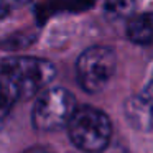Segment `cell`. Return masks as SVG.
I'll use <instances>...</instances> for the list:
<instances>
[{
	"mask_svg": "<svg viewBox=\"0 0 153 153\" xmlns=\"http://www.w3.org/2000/svg\"><path fill=\"white\" fill-rule=\"evenodd\" d=\"M56 69L48 59L33 56H13L2 61V94L4 114L18 100L30 99L43 92L46 84L53 81Z\"/></svg>",
	"mask_w": 153,
	"mask_h": 153,
	"instance_id": "6da1fadb",
	"label": "cell"
},
{
	"mask_svg": "<svg viewBox=\"0 0 153 153\" xmlns=\"http://www.w3.org/2000/svg\"><path fill=\"white\" fill-rule=\"evenodd\" d=\"M69 138L82 152H104L109 148L112 125L102 110L91 105H81L68 125Z\"/></svg>",
	"mask_w": 153,
	"mask_h": 153,
	"instance_id": "7a4b0ae2",
	"label": "cell"
},
{
	"mask_svg": "<svg viewBox=\"0 0 153 153\" xmlns=\"http://www.w3.org/2000/svg\"><path fill=\"white\" fill-rule=\"evenodd\" d=\"M76 110V99L69 91L63 87H51L38 96L31 119L38 130L53 132L69 125Z\"/></svg>",
	"mask_w": 153,
	"mask_h": 153,
	"instance_id": "3957f363",
	"label": "cell"
},
{
	"mask_svg": "<svg viewBox=\"0 0 153 153\" xmlns=\"http://www.w3.org/2000/svg\"><path fill=\"white\" fill-rule=\"evenodd\" d=\"M117 58L109 46H91L81 53L76 63V74L81 87L89 94L100 92L115 73Z\"/></svg>",
	"mask_w": 153,
	"mask_h": 153,
	"instance_id": "277c9868",
	"label": "cell"
},
{
	"mask_svg": "<svg viewBox=\"0 0 153 153\" xmlns=\"http://www.w3.org/2000/svg\"><path fill=\"white\" fill-rule=\"evenodd\" d=\"M125 114L130 125L140 130H153V73L145 89L128 99Z\"/></svg>",
	"mask_w": 153,
	"mask_h": 153,
	"instance_id": "5b68a950",
	"label": "cell"
},
{
	"mask_svg": "<svg viewBox=\"0 0 153 153\" xmlns=\"http://www.w3.org/2000/svg\"><path fill=\"white\" fill-rule=\"evenodd\" d=\"M127 35L137 45L153 43V12L133 17L127 25Z\"/></svg>",
	"mask_w": 153,
	"mask_h": 153,
	"instance_id": "8992f818",
	"label": "cell"
},
{
	"mask_svg": "<svg viewBox=\"0 0 153 153\" xmlns=\"http://www.w3.org/2000/svg\"><path fill=\"white\" fill-rule=\"evenodd\" d=\"M135 8V0H105L104 12L110 18H125Z\"/></svg>",
	"mask_w": 153,
	"mask_h": 153,
	"instance_id": "52a82bcc",
	"label": "cell"
},
{
	"mask_svg": "<svg viewBox=\"0 0 153 153\" xmlns=\"http://www.w3.org/2000/svg\"><path fill=\"white\" fill-rule=\"evenodd\" d=\"M96 0H48V8L54 10H66V12H84L92 7Z\"/></svg>",
	"mask_w": 153,
	"mask_h": 153,
	"instance_id": "ba28073f",
	"label": "cell"
},
{
	"mask_svg": "<svg viewBox=\"0 0 153 153\" xmlns=\"http://www.w3.org/2000/svg\"><path fill=\"white\" fill-rule=\"evenodd\" d=\"M7 2H10L12 5H22V4L30 2V0H4V5H7Z\"/></svg>",
	"mask_w": 153,
	"mask_h": 153,
	"instance_id": "9c48e42d",
	"label": "cell"
},
{
	"mask_svg": "<svg viewBox=\"0 0 153 153\" xmlns=\"http://www.w3.org/2000/svg\"><path fill=\"white\" fill-rule=\"evenodd\" d=\"M22 153H48V152H45L43 148H28V150H25V152H22Z\"/></svg>",
	"mask_w": 153,
	"mask_h": 153,
	"instance_id": "30bf717a",
	"label": "cell"
},
{
	"mask_svg": "<svg viewBox=\"0 0 153 153\" xmlns=\"http://www.w3.org/2000/svg\"><path fill=\"white\" fill-rule=\"evenodd\" d=\"M105 150H107V148H105ZM105 150H104L102 153H120V152H105Z\"/></svg>",
	"mask_w": 153,
	"mask_h": 153,
	"instance_id": "8fae6325",
	"label": "cell"
}]
</instances>
